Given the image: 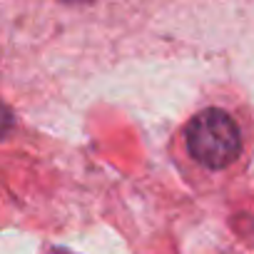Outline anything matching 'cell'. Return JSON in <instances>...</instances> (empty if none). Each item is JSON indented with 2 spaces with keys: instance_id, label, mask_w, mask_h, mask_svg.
<instances>
[{
  "instance_id": "cell-1",
  "label": "cell",
  "mask_w": 254,
  "mask_h": 254,
  "mask_svg": "<svg viewBox=\"0 0 254 254\" xmlns=\"http://www.w3.org/2000/svg\"><path fill=\"white\" fill-rule=\"evenodd\" d=\"M185 140L192 160L207 170H224L242 152L239 127L232 115L219 107L197 112L185 130Z\"/></svg>"
},
{
  "instance_id": "cell-2",
  "label": "cell",
  "mask_w": 254,
  "mask_h": 254,
  "mask_svg": "<svg viewBox=\"0 0 254 254\" xmlns=\"http://www.w3.org/2000/svg\"><path fill=\"white\" fill-rule=\"evenodd\" d=\"M53 254H67V252H60V249H55V252H53Z\"/></svg>"
}]
</instances>
